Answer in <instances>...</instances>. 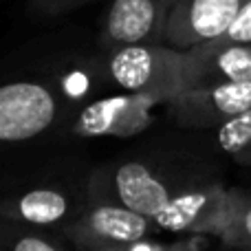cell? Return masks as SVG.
<instances>
[{
    "label": "cell",
    "mask_w": 251,
    "mask_h": 251,
    "mask_svg": "<svg viewBox=\"0 0 251 251\" xmlns=\"http://www.w3.org/2000/svg\"><path fill=\"white\" fill-rule=\"evenodd\" d=\"M243 187L227 185L214 154L190 143L150 141L93 163L91 194L117 201L148 216L163 234L223 238L243 201Z\"/></svg>",
    "instance_id": "6da1fadb"
},
{
    "label": "cell",
    "mask_w": 251,
    "mask_h": 251,
    "mask_svg": "<svg viewBox=\"0 0 251 251\" xmlns=\"http://www.w3.org/2000/svg\"><path fill=\"white\" fill-rule=\"evenodd\" d=\"M91 172L73 143L0 165V218L62 236L91 201Z\"/></svg>",
    "instance_id": "7a4b0ae2"
},
{
    "label": "cell",
    "mask_w": 251,
    "mask_h": 251,
    "mask_svg": "<svg viewBox=\"0 0 251 251\" xmlns=\"http://www.w3.org/2000/svg\"><path fill=\"white\" fill-rule=\"evenodd\" d=\"M71 117L66 100L26 55L0 69V165L66 146Z\"/></svg>",
    "instance_id": "3957f363"
},
{
    "label": "cell",
    "mask_w": 251,
    "mask_h": 251,
    "mask_svg": "<svg viewBox=\"0 0 251 251\" xmlns=\"http://www.w3.org/2000/svg\"><path fill=\"white\" fill-rule=\"evenodd\" d=\"M104 55L110 82L117 91L174 100L194 88V62L190 51L161 42L108 49Z\"/></svg>",
    "instance_id": "277c9868"
},
{
    "label": "cell",
    "mask_w": 251,
    "mask_h": 251,
    "mask_svg": "<svg viewBox=\"0 0 251 251\" xmlns=\"http://www.w3.org/2000/svg\"><path fill=\"white\" fill-rule=\"evenodd\" d=\"M26 60L60 91L73 115L82 106L117 91L106 69L104 49L93 40L88 44L60 40L31 47Z\"/></svg>",
    "instance_id": "5b68a950"
},
{
    "label": "cell",
    "mask_w": 251,
    "mask_h": 251,
    "mask_svg": "<svg viewBox=\"0 0 251 251\" xmlns=\"http://www.w3.org/2000/svg\"><path fill=\"white\" fill-rule=\"evenodd\" d=\"M159 95L148 93L113 91L91 104L82 106L71 117L66 128V141L82 143L97 139H137L159 128L163 119H170L168 104Z\"/></svg>",
    "instance_id": "8992f818"
},
{
    "label": "cell",
    "mask_w": 251,
    "mask_h": 251,
    "mask_svg": "<svg viewBox=\"0 0 251 251\" xmlns=\"http://www.w3.org/2000/svg\"><path fill=\"white\" fill-rule=\"evenodd\" d=\"M159 234L163 231L148 216L124 203L91 194L86 207L64 229L62 238L75 251H117L134 240Z\"/></svg>",
    "instance_id": "52a82bcc"
},
{
    "label": "cell",
    "mask_w": 251,
    "mask_h": 251,
    "mask_svg": "<svg viewBox=\"0 0 251 251\" xmlns=\"http://www.w3.org/2000/svg\"><path fill=\"white\" fill-rule=\"evenodd\" d=\"M251 108V82L194 86L168 104L170 122L181 132H201Z\"/></svg>",
    "instance_id": "ba28073f"
},
{
    "label": "cell",
    "mask_w": 251,
    "mask_h": 251,
    "mask_svg": "<svg viewBox=\"0 0 251 251\" xmlns=\"http://www.w3.org/2000/svg\"><path fill=\"white\" fill-rule=\"evenodd\" d=\"M174 0H110L95 42L104 51L128 44H161Z\"/></svg>",
    "instance_id": "9c48e42d"
},
{
    "label": "cell",
    "mask_w": 251,
    "mask_h": 251,
    "mask_svg": "<svg viewBox=\"0 0 251 251\" xmlns=\"http://www.w3.org/2000/svg\"><path fill=\"white\" fill-rule=\"evenodd\" d=\"M245 0H174L165 20L163 42L181 51L221 38Z\"/></svg>",
    "instance_id": "30bf717a"
},
{
    "label": "cell",
    "mask_w": 251,
    "mask_h": 251,
    "mask_svg": "<svg viewBox=\"0 0 251 251\" xmlns=\"http://www.w3.org/2000/svg\"><path fill=\"white\" fill-rule=\"evenodd\" d=\"M194 62V86L223 82H251V44L212 42L190 49Z\"/></svg>",
    "instance_id": "8fae6325"
},
{
    "label": "cell",
    "mask_w": 251,
    "mask_h": 251,
    "mask_svg": "<svg viewBox=\"0 0 251 251\" xmlns=\"http://www.w3.org/2000/svg\"><path fill=\"white\" fill-rule=\"evenodd\" d=\"M190 134L209 154H221L236 165L251 168V108L216 128Z\"/></svg>",
    "instance_id": "7c38bea8"
},
{
    "label": "cell",
    "mask_w": 251,
    "mask_h": 251,
    "mask_svg": "<svg viewBox=\"0 0 251 251\" xmlns=\"http://www.w3.org/2000/svg\"><path fill=\"white\" fill-rule=\"evenodd\" d=\"M0 251H75L62 236L0 218Z\"/></svg>",
    "instance_id": "4fadbf2b"
},
{
    "label": "cell",
    "mask_w": 251,
    "mask_h": 251,
    "mask_svg": "<svg viewBox=\"0 0 251 251\" xmlns=\"http://www.w3.org/2000/svg\"><path fill=\"white\" fill-rule=\"evenodd\" d=\"M212 236L205 234H174V238L159 236H148V238L134 240L117 251H205L209 247Z\"/></svg>",
    "instance_id": "5bb4252c"
},
{
    "label": "cell",
    "mask_w": 251,
    "mask_h": 251,
    "mask_svg": "<svg viewBox=\"0 0 251 251\" xmlns=\"http://www.w3.org/2000/svg\"><path fill=\"white\" fill-rule=\"evenodd\" d=\"M223 247H236V249H251V192H243L238 214H236L231 227L221 238Z\"/></svg>",
    "instance_id": "9a60e30c"
},
{
    "label": "cell",
    "mask_w": 251,
    "mask_h": 251,
    "mask_svg": "<svg viewBox=\"0 0 251 251\" xmlns=\"http://www.w3.org/2000/svg\"><path fill=\"white\" fill-rule=\"evenodd\" d=\"M95 0H26V7L31 13L42 18H57L71 13L75 9L84 7V4H91Z\"/></svg>",
    "instance_id": "2e32d148"
},
{
    "label": "cell",
    "mask_w": 251,
    "mask_h": 251,
    "mask_svg": "<svg viewBox=\"0 0 251 251\" xmlns=\"http://www.w3.org/2000/svg\"><path fill=\"white\" fill-rule=\"evenodd\" d=\"M216 40H225V42H243L251 44V0H245L240 7L238 16L229 25V29Z\"/></svg>",
    "instance_id": "e0dca14e"
},
{
    "label": "cell",
    "mask_w": 251,
    "mask_h": 251,
    "mask_svg": "<svg viewBox=\"0 0 251 251\" xmlns=\"http://www.w3.org/2000/svg\"><path fill=\"white\" fill-rule=\"evenodd\" d=\"M223 251H251V249H236V247H223Z\"/></svg>",
    "instance_id": "ac0fdd59"
}]
</instances>
